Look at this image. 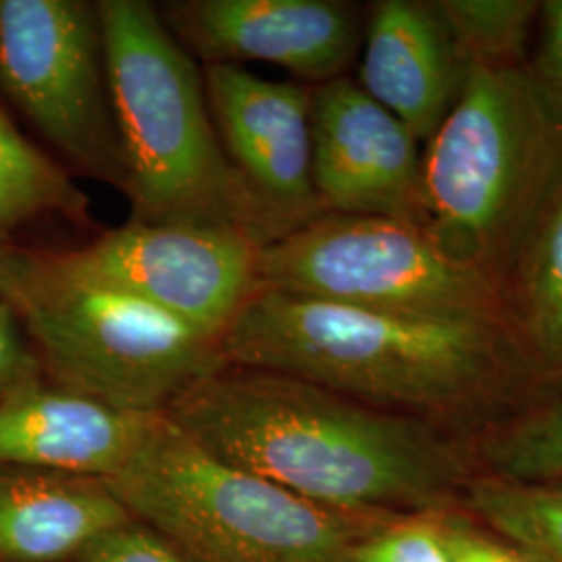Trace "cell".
<instances>
[{
	"label": "cell",
	"mask_w": 562,
	"mask_h": 562,
	"mask_svg": "<svg viewBox=\"0 0 562 562\" xmlns=\"http://www.w3.org/2000/svg\"><path fill=\"white\" fill-rule=\"evenodd\" d=\"M74 562H190L150 525L130 519L88 543Z\"/></svg>",
	"instance_id": "obj_23"
},
{
	"label": "cell",
	"mask_w": 562,
	"mask_h": 562,
	"mask_svg": "<svg viewBox=\"0 0 562 562\" xmlns=\"http://www.w3.org/2000/svg\"><path fill=\"white\" fill-rule=\"evenodd\" d=\"M259 285L317 301L510 323L503 281L450 257L417 223L325 213L259 252Z\"/></svg>",
	"instance_id": "obj_7"
},
{
	"label": "cell",
	"mask_w": 562,
	"mask_h": 562,
	"mask_svg": "<svg viewBox=\"0 0 562 562\" xmlns=\"http://www.w3.org/2000/svg\"><path fill=\"white\" fill-rule=\"evenodd\" d=\"M504 296L510 323L543 383H562V183L527 232Z\"/></svg>",
	"instance_id": "obj_16"
},
{
	"label": "cell",
	"mask_w": 562,
	"mask_h": 562,
	"mask_svg": "<svg viewBox=\"0 0 562 562\" xmlns=\"http://www.w3.org/2000/svg\"><path fill=\"white\" fill-rule=\"evenodd\" d=\"M41 373V362L13 306L0 294V401Z\"/></svg>",
	"instance_id": "obj_24"
},
{
	"label": "cell",
	"mask_w": 562,
	"mask_h": 562,
	"mask_svg": "<svg viewBox=\"0 0 562 562\" xmlns=\"http://www.w3.org/2000/svg\"><path fill=\"white\" fill-rule=\"evenodd\" d=\"M461 506L504 538L548 562H562V480L525 483L475 475L467 483Z\"/></svg>",
	"instance_id": "obj_18"
},
{
	"label": "cell",
	"mask_w": 562,
	"mask_h": 562,
	"mask_svg": "<svg viewBox=\"0 0 562 562\" xmlns=\"http://www.w3.org/2000/svg\"><path fill=\"white\" fill-rule=\"evenodd\" d=\"M65 252L90 276L220 341L259 288L261 246L222 227L127 222Z\"/></svg>",
	"instance_id": "obj_9"
},
{
	"label": "cell",
	"mask_w": 562,
	"mask_h": 562,
	"mask_svg": "<svg viewBox=\"0 0 562 562\" xmlns=\"http://www.w3.org/2000/svg\"><path fill=\"white\" fill-rule=\"evenodd\" d=\"M561 183L562 121L529 65H469L423 155V227L450 257L504 281Z\"/></svg>",
	"instance_id": "obj_4"
},
{
	"label": "cell",
	"mask_w": 562,
	"mask_h": 562,
	"mask_svg": "<svg viewBox=\"0 0 562 562\" xmlns=\"http://www.w3.org/2000/svg\"><path fill=\"white\" fill-rule=\"evenodd\" d=\"M440 527L454 562H548L527 546L473 519L462 506L442 510Z\"/></svg>",
	"instance_id": "obj_22"
},
{
	"label": "cell",
	"mask_w": 562,
	"mask_h": 562,
	"mask_svg": "<svg viewBox=\"0 0 562 562\" xmlns=\"http://www.w3.org/2000/svg\"><path fill=\"white\" fill-rule=\"evenodd\" d=\"M467 63L434 2L382 0L364 34L359 86L429 140L459 99Z\"/></svg>",
	"instance_id": "obj_14"
},
{
	"label": "cell",
	"mask_w": 562,
	"mask_h": 562,
	"mask_svg": "<svg viewBox=\"0 0 562 562\" xmlns=\"http://www.w3.org/2000/svg\"><path fill=\"white\" fill-rule=\"evenodd\" d=\"M53 215L88 222V199L0 111V232Z\"/></svg>",
	"instance_id": "obj_17"
},
{
	"label": "cell",
	"mask_w": 562,
	"mask_h": 562,
	"mask_svg": "<svg viewBox=\"0 0 562 562\" xmlns=\"http://www.w3.org/2000/svg\"><path fill=\"white\" fill-rule=\"evenodd\" d=\"M477 475L506 482H561L562 396L531 404L471 442Z\"/></svg>",
	"instance_id": "obj_19"
},
{
	"label": "cell",
	"mask_w": 562,
	"mask_h": 562,
	"mask_svg": "<svg viewBox=\"0 0 562 562\" xmlns=\"http://www.w3.org/2000/svg\"><path fill=\"white\" fill-rule=\"evenodd\" d=\"M13 248H15V246H11V241H9V234L0 232V265H2V261L9 257V252H11Z\"/></svg>",
	"instance_id": "obj_26"
},
{
	"label": "cell",
	"mask_w": 562,
	"mask_h": 562,
	"mask_svg": "<svg viewBox=\"0 0 562 562\" xmlns=\"http://www.w3.org/2000/svg\"><path fill=\"white\" fill-rule=\"evenodd\" d=\"M0 90L71 167L125 192L97 2L0 0Z\"/></svg>",
	"instance_id": "obj_8"
},
{
	"label": "cell",
	"mask_w": 562,
	"mask_h": 562,
	"mask_svg": "<svg viewBox=\"0 0 562 562\" xmlns=\"http://www.w3.org/2000/svg\"><path fill=\"white\" fill-rule=\"evenodd\" d=\"M542 11V44L538 59L529 69L562 121V0L548 2Z\"/></svg>",
	"instance_id": "obj_25"
},
{
	"label": "cell",
	"mask_w": 562,
	"mask_h": 562,
	"mask_svg": "<svg viewBox=\"0 0 562 562\" xmlns=\"http://www.w3.org/2000/svg\"><path fill=\"white\" fill-rule=\"evenodd\" d=\"M434 4L467 65L525 63V44L538 13L536 2L440 0Z\"/></svg>",
	"instance_id": "obj_20"
},
{
	"label": "cell",
	"mask_w": 562,
	"mask_h": 562,
	"mask_svg": "<svg viewBox=\"0 0 562 562\" xmlns=\"http://www.w3.org/2000/svg\"><path fill=\"white\" fill-rule=\"evenodd\" d=\"M104 482L190 562H352L357 546L392 519L296 496L215 457L167 415Z\"/></svg>",
	"instance_id": "obj_6"
},
{
	"label": "cell",
	"mask_w": 562,
	"mask_h": 562,
	"mask_svg": "<svg viewBox=\"0 0 562 562\" xmlns=\"http://www.w3.org/2000/svg\"><path fill=\"white\" fill-rule=\"evenodd\" d=\"M165 415L223 461L355 515L459 508L477 475L452 431L252 367L225 362Z\"/></svg>",
	"instance_id": "obj_1"
},
{
	"label": "cell",
	"mask_w": 562,
	"mask_h": 562,
	"mask_svg": "<svg viewBox=\"0 0 562 562\" xmlns=\"http://www.w3.org/2000/svg\"><path fill=\"white\" fill-rule=\"evenodd\" d=\"M313 180L325 213L423 225L417 136L341 76L313 88Z\"/></svg>",
	"instance_id": "obj_11"
},
{
	"label": "cell",
	"mask_w": 562,
	"mask_h": 562,
	"mask_svg": "<svg viewBox=\"0 0 562 562\" xmlns=\"http://www.w3.org/2000/svg\"><path fill=\"white\" fill-rule=\"evenodd\" d=\"M440 513L387 519L357 546L352 562H454L443 540Z\"/></svg>",
	"instance_id": "obj_21"
},
{
	"label": "cell",
	"mask_w": 562,
	"mask_h": 562,
	"mask_svg": "<svg viewBox=\"0 0 562 562\" xmlns=\"http://www.w3.org/2000/svg\"><path fill=\"white\" fill-rule=\"evenodd\" d=\"M161 415H138L36 375L0 401V464L109 480Z\"/></svg>",
	"instance_id": "obj_13"
},
{
	"label": "cell",
	"mask_w": 562,
	"mask_h": 562,
	"mask_svg": "<svg viewBox=\"0 0 562 562\" xmlns=\"http://www.w3.org/2000/svg\"><path fill=\"white\" fill-rule=\"evenodd\" d=\"M97 4L132 222L222 227L262 248L259 213L227 161L192 53L155 4Z\"/></svg>",
	"instance_id": "obj_3"
},
{
	"label": "cell",
	"mask_w": 562,
	"mask_h": 562,
	"mask_svg": "<svg viewBox=\"0 0 562 562\" xmlns=\"http://www.w3.org/2000/svg\"><path fill=\"white\" fill-rule=\"evenodd\" d=\"M159 13L204 65L259 60L315 88L344 76L361 41L355 11L331 0H178Z\"/></svg>",
	"instance_id": "obj_12"
},
{
	"label": "cell",
	"mask_w": 562,
	"mask_h": 562,
	"mask_svg": "<svg viewBox=\"0 0 562 562\" xmlns=\"http://www.w3.org/2000/svg\"><path fill=\"white\" fill-rule=\"evenodd\" d=\"M222 348L229 364L317 383L446 431H485L546 385L508 323L385 313L262 285Z\"/></svg>",
	"instance_id": "obj_2"
},
{
	"label": "cell",
	"mask_w": 562,
	"mask_h": 562,
	"mask_svg": "<svg viewBox=\"0 0 562 562\" xmlns=\"http://www.w3.org/2000/svg\"><path fill=\"white\" fill-rule=\"evenodd\" d=\"M0 294L46 380L120 411L165 415L227 362L222 341L90 276L65 250L13 248Z\"/></svg>",
	"instance_id": "obj_5"
},
{
	"label": "cell",
	"mask_w": 562,
	"mask_h": 562,
	"mask_svg": "<svg viewBox=\"0 0 562 562\" xmlns=\"http://www.w3.org/2000/svg\"><path fill=\"white\" fill-rule=\"evenodd\" d=\"M202 74L223 150L259 213L267 244L325 215L313 180V88L225 63L204 65Z\"/></svg>",
	"instance_id": "obj_10"
},
{
	"label": "cell",
	"mask_w": 562,
	"mask_h": 562,
	"mask_svg": "<svg viewBox=\"0 0 562 562\" xmlns=\"http://www.w3.org/2000/svg\"><path fill=\"white\" fill-rule=\"evenodd\" d=\"M130 519L104 480L0 464V562H74Z\"/></svg>",
	"instance_id": "obj_15"
}]
</instances>
